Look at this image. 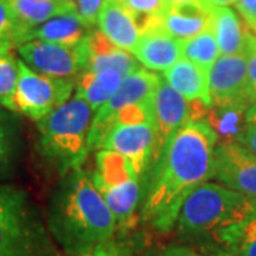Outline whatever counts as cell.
Segmentation results:
<instances>
[{"mask_svg":"<svg viewBox=\"0 0 256 256\" xmlns=\"http://www.w3.org/2000/svg\"><path fill=\"white\" fill-rule=\"evenodd\" d=\"M218 136L205 120L194 118L170 140L152 166L141 204V220L160 232L176 224L185 200L215 174Z\"/></svg>","mask_w":256,"mask_h":256,"instance_id":"6da1fadb","label":"cell"},{"mask_svg":"<svg viewBox=\"0 0 256 256\" xmlns=\"http://www.w3.org/2000/svg\"><path fill=\"white\" fill-rule=\"evenodd\" d=\"M47 228L70 256H82L112 239L117 222L92 174L82 168L62 175L50 196Z\"/></svg>","mask_w":256,"mask_h":256,"instance_id":"7a4b0ae2","label":"cell"},{"mask_svg":"<svg viewBox=\"0 0 256 256\" xmlns=\"http://www.w3.org/2000/svg\"><path fill=\"white\" fill-rule=\"evenodd\" d=\"M256 215V206L222 184L205 182L188 195L175 228L178 236L204 255L235 256L242 229Z\"/></svg>","mask_w":256,"mask_h":256,"instance_id":"3957f363","label":"cell"},{"mask_svg":"<svg viewBox=\"0 0 256 256\" xmlns=\"http://www.w3.org/2000/svg\"><path fill=\"white\" fill-rule=\"evenodd\" d=\"M92 107L78 94L37 121L38 152L60 175L82 168L88 156Z\"/></svg>","mask_w":256,"mask_h":256,"instance_id":"277c9868","label":"cell"},{"mask_svg":"<svg viewBox=\"0 0 256 256\" xmlns=\"http://www.w3.org/2000/svg\"><path fill=\"white\" fill-rule=\"evenodd\" d=\"M0 256H53L42 212L18 185H0Z\"/></svg>","mask_w":256,"mask_h":256,"instance_id":"5b68a950","label":"cell"},{"mask_svg":"<svg viewBox=\"0 0 256 256\" xmlns=\"http://www.w3.org/2000/svg\"><path fill=\"white\" fill-rule=\"evenodd\" d=\"M18 80L14 94L16 112L37 122L72 98L76 87L73 78L37 73L23 60H18Z\"/></svg>","mask_w":256,"mask_h":256,"instance_id":"8992f818","label":"cell"},{"mask_svg":"<svg viewBox=\"0 0 256 256\" xmlns=\"http://www.w3.org/2000/svg\"><path fill=\"white\" fill-rule=\"evenodd\" d=\"M160 82L161 77L158 74L141 67L127 74L114 96L96 111L88 134V150L92 151L100 148L104 137L114 126V120L120 111L130 106L152 100Z\"/></svg>","mask_w":256,"mask_h":256,"instance_id":"52a82bcc","label":"cell"},{"mask_svg":"<svg viewBox=\"0 0 256 256\" xmlns=\"http://www.w3.org/2000/svg\"><path fill=\"white\" fill-rule=\"evenodd\" d=\"M18 52L22 60L34 72L62 78H72L82 73L88 60L87 38L77 44L30 40L20 44Z\"/></svg>","mask_w":256,"mask_h":256,"instance_id":"ba28073f","label":"cell"},{"mask_svg":"<svg viewBox=\"0 0 256 256\" xmlns=\"http://www.w3.org/2000/svg\"><path fill=\"white\" fill-rule=\"evenodd\" d=\"M212 104L220 108L252 106L256 100L250 90L245 54H220L208 72ZM248 107V108H249Z\"/></svg>","mask_w":256,"mask_h":256,"instance_id":"9c48e42d","label":"cell"},{"mask_svg":"<svg viewBox=\"0 0 256 256\" xmlns=\"http://www.w3.org/2000/svg\"><path fill=\"white\" fill-rule=\"evenodd\" d=\"M154 138L156 134L152 122H117L107 132L100 148L126 156L141 182L146 185L144 175L152 165Z\"/></svg>","mask_w":256,"mask_h":256,"instance_id":"30bf717a","label":"cell"},{"mask_svg":"<svg viewBox=\"0 0 256 256\" xmlns=\"http://www.w3.org/2000/svg\"><path fill=\"white\" fill-rule=\"evenodd\" d=\"M214 178L244 195L256 206V156L238 141L216 146Z\"/></svg>","mask_w":256,"mask_h":256,"instance_id":"8fae6325","label":"cell"},{"mask_svg":"<svg viewBox=\"0 0 256 256\" xmlns=\"http://www.w3.org/2000/svg\"><path fill=\"white\" fill-rule=\"evenodd\" d=\"M195 117L191 116L190 101L165 82H161L154 94V154L152 166L161 156L170 140L176 131Z\"/></svg>","mask_w":256,"mask_h":256,"instance_id":"7c38bea8","label":"cell"},{"mask_svg":"<svg viewBox=\"0 0 256 256\" xmlns=\"http://www.w3.org/2000/svg\"><path fill=\"white\" fill-rule=\"evenodd\" d=\"M212 8L201 2H184L170 4L162 14L154 18L146 28L156 26L170 36L182 42L200 34L212 26ZM144 28V30H146Z\"/></svg>","mask_w":256,"mask_h":256,"instance_id":"4fadbf2b","label":"cell"},{"mask_svg":"<svg viewBox=\"0 0 256 256\" xmlns=\"http://www.w3.org/2000/svg\"><path fill=\"white\" fill-rule=\"evenodd\" d=\"M131 53L152 72H165L182 57L181 42L156 26L141 32L140 40Z\"/></svg>","mask_w":256,"mask_h":256,"instance_id":"5bb4252c","label":"cell"},{"mask_svg":"<svg viewBox=\"0 0 256 256\" xmlns=\"http://www.w3.org/2000/svg\"><path fill=\"white\" fill-rule=\"evenodd\" d=\"M88 60L84 72L116 70L121 76H127L140 68L136 56L111 43L100 30H92L87 37Z\"/></svg>","mask_w":256,"mask_h":256,"instance_id":"9a60e30c","label":"cell"},{"mask_svg":"<svg viewBox=\"0 0 256 256\" xmlns=\"http://www.w3.org/2000/svg\"><path fill=\"white\" fill-rule=\"evenodd\" d=\"M97 24L111 43L127 52H132L141 36L136 18L120 0H107L104 3Z\"/></svg>","mask_w":256,"mask_h":256,"instance_id":"2e32d148","label":"cell"},{"mask_svg":"<svg viewBox=\"0 0 256 256\" xmlns=\"http://www.w3.org/2000/svg\"><path fill=\"white\" fill-rule=\"evenodd\" d=\"M142 186L144 184L137 178H130L116 185H96L116 218L117 229L127 228L132 224L136 210L144 200Z\"/></svg>","mask_w":256,"mask_h":256,"instance_id":"e0dca14e","label":"cell"},{"mask_svg":"<svg viewBox=\"0 0 256 256\" xmlns=\"http://www.w3.org/2000/svg\"><path fill=\"white\" fill-rule=\"evenodd\" d=\"M92 30L94 26L86 23L77 12H72L56 16L32 28L24 37L23 43L30 40H42L60 44H77L90 36Z\"/></svg>","mask_w":256,"mask_h":256,"instance_id":"ac0fdd59","label":"cell"},{"mask_svg":"<svg viewBox=\"0 0 256 256\" xmlns=\"http://www.w3.org/2000/svg\"><path fill=\"white\" fill-rule=\"evenodd\" d=\"M162 78L188 101H200L205 106L212 104L208 73L190 60L181 57L176 63L165 70Z\"/></svg>","mask_w":256,"mask_h":256,"instance_id":"d6986e66","label":"cell"},{"mask_svg":"<svg viewBox=\"0 0 256 256\" xmlns=\"http://www.w3.org/2000/svg\"><path fill=\"white\" fill-rule=\"evenodd\" d=\"M24 37L32 28L64 13L77 12L72 0H8ZM24 42V40H23Z\"/></svg>","mask_w":256,"mask_h":256,"instance_id":"ffe728a7","label":"cell"},{"mask_svg":"<svg viewBox=\"0 0 256 256\" xmlns=\"http://www.w3.org/2000/svg\"><path fill=\"white\" fill-rule=\"evenodd\" d=\"M212 30L218 42L220 54H242L246 42V28L242 26L238 14L229 6L212 8Z\"/></svg>","mask_w":256,"mask_h":256,"instance_id":"44dd1931","label":"cell"},{"mask_svg":"<svg viewBox=\"0 0 256 256\" xmlns=\"http://www.w3.org/2000/svg\"><path fill=\"white\" fill-rule=\"evenodd\" d=\"M124 76L116 70L82 72L76 82V94L88 102L96 112L118 90Z\"/></svg>","mask_w":256,"mask_h":256,"instance_id":"7402d4cb","label":"cell"},{"mask_svg":"<svg viewBox=\"0 0 256 256\" xmlns=\"http://www.w3.org/2000/svg\"><path fill=\"white\" fill-rule=\"evenodd\" d=\"M16 114L0 106V174L9 172L20 154L22 130Z\"/></svg>","mask_w":256,"mask_h":256,"instance_id":"603a6c76","label":"cell"},{"mask_svg":"<svg viewBox=\"0 0 256 256\" xmlns=\"http://www.w3.org/2000/svg\"><path fill=\"white\" fill-rule=\"evenodd\" d=\"M181 53L184 58L196 64L205 73H208L210 67L220 56V46L215 38L212 26L201 32L200 34L181 42Z\"/></svg>","mask_w":256,"mask_h":256,"instance_id":"cb8c5ba5","label":"cell"},{"mask_svg":"<svg viewBox=\"0 0 256 256\" xmlns=\"http://www.w3.org/2000/svg\"><path fill=\"white\" fill-rule=\"evenodd\" d=\"M24 40V32L20 28L8 0H0V56L18 48Z\"/></svg>","mask_w":256,"mask_h":256,"instance_id":"d4e9b609","label":"cell"},{"mask_svg":"<svg viewBox=\"0 0 256 256\" xmlns=\"http://www.w3.org/2000/svg\"><path fill=\"white\" fill-rule=\"evenodd\" d=\"M18 58L10 53L0 56V106L14 111V94L18 88Z\"/></svg>","mask_w":256,"mask_h":256,"instance_id":"484cf974","label":"cell"},{"mask_svg":"<svg viewBox=\"0 0 256 256\" xmlns=\"http://www.w3.org/2000/svg\"><path fill=\"white\" fill-rule=\"evenodd\" d=\"M120 2L134 16L141 32L151 18L162 14L164 10L168 8L166 0H120Z\"/></svg>","mask_w":256,"mask_h":256,"instance_id":"4316f807","label":"cell"},{"mask_svg":"<svg viewBox=\"0 0 256 256\" xmlns=\"http://www.w3.org/2000/svg\"><path fill=\"white\" fill-rule=\"evenodd\" d=\"M235 256H256V215L242 229Z\"/></svg>","mask_w":256,"mask_h":256,"instance_id":"83f0119b","label":"cell"},{"mask_svg":"<svg viewBox=\"0 0 256 256\" xmlns=\"http://www.w3.org/2000/svg\"><path fill=\"white\" fill-rule=\"evenodd\" d=\"M244 54L246 57L248 77H249L250 90L256 100V33L250 28H246V42H245Z\"/></svg>","mask_w":256,"mask_h":256,"instance_id":"f1b7e54d","label":"cell"},{"mask_svg":"<svg viewBox=\"0 0 256 256\" xmlns=\"http://www.w3.org/2000/svg\"><path fill=\"white\" fill-rule=\"evenodd\" d=\"M107 0H77L76 8L80 18L88 23L90 26H94L97 23V18L100 14L101 9Z\"/></svg>","mask_w":256,"mask_h":256,"instance_id":"f546056e","label":"cell"},{"mask_svg":"<svg viewBox=\"0 0 256 256\" xmlns=\"http://www.w3.org/2000/svg\"><path fill=\"white\" fill-rule=\"evenodd\" d=\"M82 256H132V254H131V249L127 245L111 239L108 242L101 244L97 248H94L92 250Z\"/></svg>","mask_w":256,"mask_h":256,"instance_id":"4dcf8cb0","label":"cell"},{"mask_svg":"<svg viewBox=\"0 0 256 256\" xmlns=\"http://www.w3.org/2000/svg\"><path fill=\"white\" fill-rule=\"evenodd\" d=\"M238 142L256 156V121H246L238 136Z\"/></svg>","mask_w":256,"mask_h":256,"instance_id":"1f68e13d","label":"cell"},{"mask_svg":"<svg viewBox=\"0 0 256 256\" xmlns=\"http://www.w3.org/2000/svg\"><path fill=\"white\" fill-rule=\"evenodd\" d=\"M236 6L248 26L256 33V0H238Z\"/></svg>","mask_w":256,"mask_h":256,"instance_id":"d6a6232c","label":"cell"},{"mask_svg":"<svg viewBox=\"0 0 256 256\" xmlns=\"http://www.w3.org/2000/svg\"><path fill=\"white\" fill-rule=\"evenodd\" d=\"M156 256H206L202 255L200 252L194 250L191 248L185 246H170L166 248L165 250L160 252Z\"/></svg>","mask_w":256,"mask_h":256,"instance_id":"836d02e7","label":"cell"},{"mask_svg":"<svg viewBox=\"0 0 256 256\" xmlns=\"http://www.w3.org/2000/svg\"><path fill=\"white\" fill-rule=\"evenodd\" d=\"M238 0H206V3L210 8H225V6H232L236 4Z\"/></svg>","mask_w":256,"mask_h":256,"instance_id":"e575fe53","label":"cell"},{"mask_svg":"<svg viewBox=\"0 0 256 256\" xmlns=\"http://www.w3.org/2000/svg\"><path fill=\"white\" fill-rule=\"evenodd\" d=\"M245 118H246V121H256V102L248 108Z\"/></svg>","mask_w":256,"mask_h":256,"instance_id":"d590c367","label":"cell"},{"mask_svg":"<svg viewBox=\"0 0 256 256\" xmlns=\"http://www.w3.org/2000/svg\"><path fill=\"white\" fill-rule=\"evenodd\" d=\"M184 2H201V3H206V0H166V4L170 6V4H178V3H184Z\"/></svg>","mask_w":256,"mask_h":256,"instance_id":"8d00e7d4","label":"cell"},{"mask_svg":"<svg viewBox=\"0 0 256 256\" xmlns=\"http://www.w3.org/2000/svg\"><path fill=\"white\" fill-rule=\"evenodd\" d=\"M72 2H73V0H72Z\"/></svg>","mask_w":256,"mask_h":256,"instance_id":"74e56055","label":"cell"}]
</instances>
